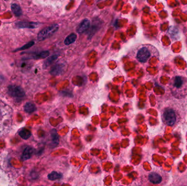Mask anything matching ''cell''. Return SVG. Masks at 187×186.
<instances>
[{
    "instance_id": "cell-12",
    "label": "cell",
    "mask_w": 187,
    "mask_h": 186,
    "mask_svg": "<svg viewBox=\"0 0 187 186\" xmlns=\"http://www.w3.org/2000/svg\"><path fill=\"white\" fill-rule=\"evenodd\" d=\"M19 135L22 139H24V140H27L29 137H31V133L29 129L26 128H23L19 132Z\"/></svg>"
},
{
    "instance_id": "cell-5",
    "label": "cell",
    "mask_w": 187,
    "mask_h": 186,
    "mask_svg": "<svg viewBox=\"0 0 187 186\" xmlns=\"http://www.w3.org/2000/svg\"><path fill=\"white\" fill-rule=\"evenodd\" d=\"M150 51L147 47L143 46L138 49L136 58L140 62H146L150 58Z\"/></svg>"
},
{
    "instance_id": "cell-1",
    "label": "cell",
    "mask_w": 187,
    "mask_h": 186,
    "mask_svg": "<svg viewBox=\"0 0 187 186\" xmlns=\"http://www.w3.org/2000/svg\"><path fill=\"white\" fill-rule=\"evenodd\" d=\"M172 95L177 99H182L187 95V79L184 77H173L169 84Z\"/></svg>"
},
{
    "instance_id": "cell-14",
    "label": "cell",
    "mask_w": 187,
    "mask_h": 186,
    "mask_svg": "<svg viewBox=\"0 0 187 186\" xmlns=\"http://www.w3.org/2000/svg\"><path fill=\"white\" fill-rule=\"evenodd\" d=\"M13 13L16 16H20L22 14V10L20 7L17 4H13L11 7Z\"/></svg>"
},
{
    "instance_id": "cell-19",
    "label": "cell",
    "mask_w": 187,
    "mask_h": 186,
    "mask_svg": "<svg viewBox=\"0 0 187 186\" xmlns=\"http://www.w3.org/2000/svg\"><path fill=\"white\" fill-rule=\"evenodd\" d=\"M34 44H35V42H33V41H31L30 42H29V43H28V44H26V45L23 46L22 48H19V49H17V50H16L14 51V52H17V51H20V50H23L29 49V48H31V46H34Z\"/></svg>"
},
{
    "instance_id": "cell-8",
    "label": "cell",
    "mask_w": 187,
    "mask_h": 186,
    "mask_svg": "<svg viewBox=\"0 0 187 186\" xmlns=\"http://www.w3.org/2000/svg\"><path fill=\"white\" fill-rule=\"evenodd\" d=\"M64 68V65L63 64L58 63V64H55L52 68L50 73L52 75H54V76L59 75L62 73Z\"/></svg>"
},
{
    "instance_id": "cell-15",
    "label": "cell",
    "mask_w": 187,
    "mask_h": 186,
    "mask_svg": "<svg viewBox=\"0 0 187 186\" xmlns=\"http://www.w3.org/2000/svg\"><path fill=\"white\" fill-rule=\"evenodd\" d=\"M76 39H77V36L76 34H71L68 36L66 38L64 41L65 44L68 46L71 44L74 43L76 41Z\"/></svg>"
},
{
    "instance_id": "cell-18",
    "label": "cell",
    "mask_w": 187,
    "mask_h": 186,
    "mask_svg": "<svg viewBox=\"0 0 187 186\" xmlns=\"http://www.w3.org/2000/svg\"><path fill=\"white\" fill-rule=\"evenodd\" d=\"M49 55V52L48 51H44L43 52H41L37 55L34 56V58L39 59V58H44L48 57Z\"/></svg>"
},
{
    "instance_id": "cell-17",
    "label": "cell",
    "mask_w": 187,
    "mask_h": 186,
    "mask_svg": "<svg viewBox=\"0 0 187 186\" xmlns=\"http://www.w3.org/2000/svg\"><path fill=\"white\" fill-rule=\"evenodd\" d=\"M57 58H58V56L57 55H53L52 56H51L49 58H47L46 61L44 62V66L45 67H48L49 65L52 64L54 61L56 60Z\"/></svg>"
},
{
    "instance_id": "cell-2",
    "label": "cell",
    "mask_w": 187,
    "mask_h": 186,
    "mask_svg": "<svg viewBox=\"0 0 187 186\" xmlns=\"http://www.w3.org/2000/svg\"><path fill=\"white\" fill-rule=\"evenodd\" d=\"M59 25L53 24L47 28H43L38 34L37 38L39 40H43L52 36L58 30Z\"/></svg>"
},
{
    "instance_id": "cell-4",
    "label": "cell",
    "mask_w": 187,
    "mask_h": 186,
    "mask_svg": "<svg viewBox=\"0 0 187 186\" xmlns=\"http://www.w3.org/2000/svg\"><path fill=\"white\" fill-rule=\"evenodd\" d=\"M8 94L13 97L22 98L25 96L24 90L19 86L10 85L8 87Z\"/></svg>"
},
{
    "instance_id": "cell-7",
    "label": "cell",
    "mask_w": 187,
    "mask_h": 186,
    "mask_svg": "<svg viewBox=\"0 0 187 186\" xmlns=\"http://www.w3.org/2000/svg\"><path fill=\"white\" fill-rule=\"evenodd\" d=\"M148 180L151 183L154 185H157L161 182L162 178L158 173H152L148 176Z\"/></svg>"
},
{
    "instance_id": "cell-9",
    "label": "cell",
    "mask_w": 187,
    "mask_h": 186,
    "mask_svg": "<svg viewBox=\"0 0 187 186\" xmlns=\"http://www.w3.org/2000/svg\"><path fill=\"white\" fill-rule=\"evenodd\" d=\"M51 133V143L50 146L52 147H55L59 143V138L57 131L55 129H53L50 131Z\"/></svg>"
},
{
    "instance_id": "cell-3",
    "label": "cell",
    "mask_w": 187,
    "mask_h": 186,
    "mask_svg": "<svg viewBox=\"0 0 187 186\" xmlns=\"http://www.w3.org/2000/svg\"><path fill=\"white\" fill-rule=\"evenodd\" d=\"M162 119L163 122L166 125H173L176 121L175 111L171 109H166L163 113Z\"/></svg>"
},
{
    "instance_id": "cell-10",
    "label": "cell",
    "mask_w": 187,
    "mask_h": 186,
    "mask_svg": "<svg viewBox=\"0 0 187 186\" xmlns=\"http://www.w3.org/2000/svg\"><path fill=\"white\" fill-rule=\"evenodd\" d=\"M90 26V22L88 19H84L80 22L77 28V32L79 34H82L87 30Z\"/></svg>"
},
{
    "instance_id": "cell-13",
    "label": "cell",
    "mask_w": 187,
    "mask_h": 186,
    "mask_svg": "<svg viewBox=\"0 0 187 186\" xmlns=\"http://www.w3.org/2000/svg\"><path fill=\"white\" fill-rule=\"evenodd\" d=\"M24 109L26 113L30 114L34 113V111L36 110V107L33 103L31 102H28L25 105Z\"/></svg>"
},
{
    "instance_id": "cell-16",
    "label": "cell",
    "mask_w": 187,
    "mask_h": 186,
    "mask_svg": "<svg viewBox=\"0 0 187 186\" xmlns=\"http://www.w3.org/2000/svg\"><path fill=\"white\" fill-rule=\"evenodd\" d=\"M62 176V174L61 173L56 171H53L52 173H51L48 175V179L50 181H55L61 179Z\"/></svg>"
},
{
    "instance_id": "cell-6",
    "label": "cell",
    "mask_w": 187,
    "mask_h": 186,
    "mask_svg": "<svg viewBox=\"0 0 187 186\" xmlns=\"http://www.w3.org/2000/svg\"><path fill=\"white\" fill-rule=\"evenodd\" d=\"M39 24L37 22H19L16 23L17 27L20 28H37Z\"/></svg>"
},
{
    "instance_id": "cell-11",
    "label": "cell",
    "mask_w": 187,
    "mask_h": 186,
    "mask_svg": "<svg viewBox=\"0 0 187 186\" xmlns=\"http://www.w3.org/2000/svg\"><path fill=\"white\" fill-rule=\"evenodd\" d=\"M34 149L31 147H27L24 149L22 155V159L23 161H26L30 158L34 153Z\"/></svg>"
}]
</instances>
